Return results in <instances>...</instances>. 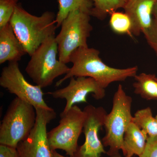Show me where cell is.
Returning <instances> with one entry per match:
<instances>
[{"label":"cell","mask_w":157,"mask_h":157,"mask_svg":"<svg viewBox=\"0 0 157 157\" xmlns=\"http://www.w3.org/2000/svg\"><path fill=\"white\" fill-rule=\"evenodd\" d=\"M100 52L98 49L87 47L77 48L71 54L70 63L73 67L64 77L57 82V87L71 77L79 76L90 77L94 79L104 89L116 82L124 81L137 74V66L118 69L111 67L102 61L99 56Z\"/></svg>","instance_id":"6da1fadb"},{"label":"cell","mask_w":157,"mask_h":157,"mask_svg":"<svg viewBox=\"0 0 157 157\" xmlns=\"http://www.w3.org/2000/svg\"><path fill=\"white\" fill-rule=\"evenodd\" d=\"M56 17L50 11L35 16L26 11L20 3L17 4L9 23L30 56L47 39L55 36Z\"/></svg>","instance_id":"7a4b0ae2"},{"label":"cell","mask_w":157,"mask_h":157,"mask_svg":"<svg viewBox=\"0 0 157 157\" xmlns=\"http://www.w3.org/2000/svg\"><path fill=\"white\" fill-rule=\"evenodd\" d=\"M55 37H50L37 48L25 68L30 78L42 89L50 86L55 78L66 75L70 69L57 58L58 49Z\"/></svg>","instance_id":"3957f363"},{"label":"cell","mask_w":157,"mask_h":157,"mask_svg":"<svg viewBox=\"0 0 157 157\" xmlns=\"http://www.w3.org/2000/svg\"><path fill=\"white\" fill-rule=\"evenodd\" d=\"M33 106L16 97L11 101L0 125V144L16 148L27 138L36 124Z\"/></svg>","instance_id":"277c9868"},{"label":"cell","mask_w":157,"mask_h":157,"mask_svg":"<svg viewBox=\"0 0 157 157\" xmlns=\"http://www.w3.org/2000/svg\"><path fill=\"white\" fill-rule=\"evenodd\" d=\"M132 98L119 85L113 98L112 109L105 117V135L102 139L104 147H109V155L121 150L125 132L132 121Z\"/></svg>","instance_id":"5b68a950"},{"label":"cell","mask_w":157,"mask_h":157,"mask_svg":"<svg viewBox=\"0 0 157 157\" xmlns=\"http://www.w3.org/2000/svg\"><path fill=\"white\" fill-rule=\"evenodd\" d=\"M90 16L82 10H73L62 21L60 31L55 37L60 61L70 63V56L74 51L88 46L87 39L93 29Z\"/></svg>","instance_id":"8992f818"},{"label":"cell","mask_w":157,"mask_h":157,"mask_svg":"<svg viewBox=\"0 0 157 157\" xmlns=\"http://www.w3.org/2000/svg\"><path fill=\"white\" fill-rule=\"evenodd\" d=\"M60 116L58 125L47 132L48 144L52 151L61 149L67 155H74L78 147V138L83 131L85 113L75 105Z\"/></svg>","instance_id":"52a82bcc"},{"label":"cell","mask_w":157,"mask_h":157,"mask_svg":"<svg viewBox=\"0 0 157 157\" xmlns=\"http://www.w3.org/2000/svg\"><path fill=\"white\" fill-rule=\"evenodd\" d=\"M0 86L16 97L32 104L35 108H52L44 101L42 88L26 80L18 62H9L8 66L3 68L0 76Z\"/></svg>","instance_id":"ba28073f"},{"label":"cell","mask_w":157,"mask_h":157,"mask_svg":"<svg viewBox=\"0 0 157 157\" xmlns=\"http://www.w3.org/2000/svg\"><path fill=\"white\" fill-rule=\"evenodd\" d=\"M36 124L28 137L17 144L19 157H52L47 138V126L56 118L53 109L35 108Z\"/></svg>","instance_id":"9c48e42d"},{"label":"cell","mask_w":157,"mask_h":157,"mask_svg":"<svg viewBox=\"0 0 157 157\" xmlns=\"http://www.w3.org/2000/svg\"><path fill=\"white\" fill-rule=\"evenodd\" d=\"M85 113L83 131L85 141L78 147L74 154L76 157H101L107 151L102 140L99 137V132L104 126L105 117L107 114L104 107H96L91 105L86 106L83 109Z\"/></svg>","instance_id":"30bf717a"},{"label":"cell","mask_w":157,"mask_h":157,"mask_svg":"<svg viewBox=\"0 0 157 157\" xmlns=\"http://www.w3.org/2000/svg\"><path fill=\"white\" fill-rule=\"evenodd\" d=\"M70 78V83L66 87L47 93L55 99L66 100V106L60 114L67 113L76 104L87 103V96L90 94L97 100L105 97V89L94 78L84 76Z\"/></svg>","instance_id":"8fae6325"},{"label":"cell","mask_w":157,"mask_h":157,"mask_svg":"<svg viewBox=\"0 0 157 157\" xmlns=\"http://www.w3.org/2000/svg\"><path fill=\"white\" fill-rule=\"evenodd\" d=\"M157 0H128L124 9L132 22L131 35L138 36L151 25L154 7Z\"/></svg>","instance_id":"7c38bea8"},{"label":"cell","mask_w":157,"mask_h":157,"mask_svg":"<svg viewBox=\"0 0 157 157\" xmlns=\"http://www.w3.org/2000/svg\"><path fill=\"white\" fill-rule=\"evenodd\" d=\"M27 54L10 23L0 28V64L17 62Z\"/></svg>","instance_id":"4fadbf2b"},{"label":"cell","mask_w":157,"mask_h":157,"mask_svg":"<svg viewBox=\"0 0 157 157\" xmlns=\"http://www.w3.org/2000/svg\"><path fill=\"white\" fill-rule=\"evenodd\" d=\"M148 137L144 131L131 122L124 136L121 149L124 156H140L145 149Z\"/></svg>","instance_id":"5bb4252c"},{"label":"cell","mask_w":157,"mask_h":157,"mask_svg":"<svg viewBox=\"0 0 157 157\" xmlns=\"http://www.w3.org/2000/svg\"><path fill=\"white\" fill-rule=\"evenodd\" d=\"M134 93L147 100H157V77L155 74L142 73L134 77Z\"/></svg>","instance_id":"9a60e30c"},{"label":"cell","mask_w":157,"mask_h":157,"mask_svg":"<svg viewBox=\"0 0 157 157\" xmlns=\"http://www.w3.org/2000/svg\"><path fill=\"white\" fill-rule=\"evenodd\" d=\"M58 11L56 14L57 27H60L62 21L71 11L81 10L90 13L93 9V3L90 0H58Z\"/></svg>","instance_id":"2e32d148"},{"label":"cell","mask_w":157,"mask_h":157,"mask_svg":"<svg viewBox=\"0 0 157 157\" xmlns=\"http://www.w3.org/2000/svg\"><path fill=\"white\" fill-rule=\"evenodd\" d=\"M132 121L144 131L148 137L157 136V119L153 116L150 107L137 110L133 117Z\"/></svg>","instance_id":"e0dca14e"},{"label":"cell","mask_w":157,"mask_h":157,"mask_svg":"<svg viewBox=\"0 0 157 157\" xmlns=\"http://www.w3.org/2000/svg\"><path fill=\"white\" fill-rule=\"evenodd\" d=\"M93 3L91 16L104 20L108 14H112L117 9L123 8L128 0H90Z\"/></svg>","instance_id":"ac0fdd59"},{"label":"cell","mask_w":157,"mask_h":157,"mask_svg":"<svg viewBox=\"0 0 157 157\" xmlns=\"http://www.w3.org/2000/svg\"><path fill=\"white\" fill-rule=\"evenodd\" d=\"M110 15L109 25L113 30L118 34L131 35L132 22L125 12L115 11Z\"/></svg>","instance_id":"d6986e66"},{"label":"cell","mask_w":157,"mask_h":157,"mask_svg":"<svg viewBox=\"0 0 157 157\" xmlns=\"http://www.w3.org/2000/svg\"><path fill=\"white\" fill-rule=\"evenodd\" d=\"M18 0H0V28L10 22Z\"/></svg>","instance_id":"ffe728a7"},{"label":"cell","mask_w":157,"mask_h":157,"mask_svg":"<svg viewBox=\"0 0 157 157\" xmlns=\"http://www.w3.org/2000/svg\"><path fill=\"white\" fill-rule=\"evenodd\" d=\"M147 42L157 55V20L153 18L151 25L142 32Z\"/></svg>","instance_id":"44dd1931"},{"label":"cell","mask_w":157,"mask_h":157,"mask_svg":"<svg viewBox=\"0 0 157 157\" xmlns=\"http://www.w3.org/2000/svg\"><path fill=\"white\" fill-rule=\"evenodd\" d=\"M139 157H157V136L148 137L145 149Z\"/></svg>","instance_id":"7402d4cb"},{"label":"cell","mask_w":157,"mask_h":157,"mask_svg":"<svg viewBox=\"0 0 157 157\" xmlns=\"http://www.w3.org/2000/svg\"><path fill=\"white\" fill-rule=\"evenodd\" d=\"M0 157H19L17 148L0 144Z\"/></svg>","instance_id":"603a6c76"},{"label":"cell","mask_w":157,"mask_h":157,"mask_svg":"<svg viewBox=\"0 0 157 157\" xmlns=\"http://www.w3.org/2000/svg\"><path fill=\"white\" fill-rule=\"evenodd\" d=\"M52 157H76L74 155L65 156L59 153L56 151H52Z\"/></svg>","instance_id":"cb8c5ba5"},{"label":"cell","mask_w":157,"mask_h":157,"mask_svg":"<svg viewBox=\"0 0 157 157\" xmlns=\"http://www.w3.org/2000/svg\"><path fill=\"white\" fill-rule=\"evenodd\" d=\"M152 15L154 18L157 20V1L155 4L154 7L152 11Z\"/></svg>","instance_id":"d4e9b609"},{"label":"cell","mask_w":157,"mask_h":157,"mask_svg":"<svg viewBox=\"0 0 157 157\" xmlns=\"http://www.w3.org/2000/svg\"><path fill=\"white\" fill-rule=\"evenodd\" d=\"M109 157H127L125 156H122L121 155L119 151L117 152L114 153H113L112 154L109 155Z\"/></svg>","instance_id":"484cf974"},{"label":"cell","mask_w":157,"mask_h":157,"mask_svg":"<svg viewBox=\"0 0 157 157\" xmlns=\"http://www.w3.org/2000/svg\"><path fill=\"white\" fill-rule=\"evenodd\" d=\"M155 117L157 119V115Z\"/></svg>","instance_id":"4316f807"}]
</instances>
